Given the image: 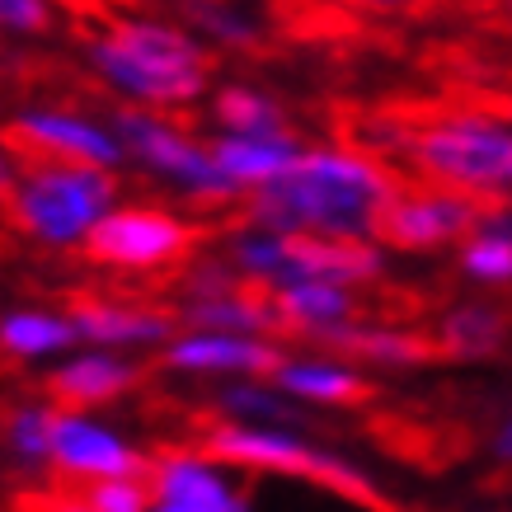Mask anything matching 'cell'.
I'll list each match as a JSON object with an SVG mask.
<instances>
[{"mask_svg": "<svg viewBox=\"0 0 512 512\" xmlns=\"http://www.w3.org/2000/svg\"><path fill=\"white\" fill-rule=\"evenodd\" d=\"M404 188L400 170L362 151L334 146V151H306L296 156L278 179L259 184L235 202L221 221V231L264 226V231H325V235H372L381 207Z\"/></svg>", "mask_w": 512, "mask_h": 512, "instance_id": "obj_1", "label": "cell"}, {"mask_svg": "<svg viewBox=\"0 0 512 512\" xmlns=\"http://www.w3.org/2000/svg\"><path fill=\"white\" fill-rule=\"evenodd\" d=\"M156 512H188V508H179V503H165V508H156Z\"/></svg>", "mask_w": 512, "mask_h": 512, "instance_id": "obj_30", "label": "cell"}, {"mask_svg": "<svg viewBox=\"0 0 512 512\" xmlns=\"http://www.w3.org/2000/svg\"><path fill=\"white\" fill-rule=\"evenodd\" d=\"M221 414H245V419H273V423H296V428H306L311 414L306 409H296V404L278 400V395H268L259 386H235L221 395Z\"/></svg>", "mask_w": 512, "mask_h": 512, "instance_id": "obj_23", "label": "cell"}, {"mask_svg": "<svg viewBox=\"0 0 512 512\" xmlns=\"http://www.w3.org/2000/svg\"><path fill=\"white\" fill-rule=\"evenodd\" d=\"M10 512H90V508H80L66 489L47 480V484H19L10 494Z\"/></svg>", "mask_w": 512, "mask_h": 512, "instance_id": "obj_27", "label": "cell"}, {"mask_svg": "<svg viewBox=\"0 0 512 512\" xmlns=\"http://www.w3.org/2000/svg\"><path fill=\"white\" fill-rule=\"evenodd\" d=\"M80 334L71 320H57L47 311H15L0 315V348L15 357H38V353H62Z\"/></svg>", "mask_w": 512, "mask_h": 512, "instance_id": "obj_21", "label": "cell"}, {"mask_svg": "<svg viewBox=\"0 0 512 512\" xmlns=\"http://www.w3.org/2000/svg\"><path fill=\"white\" fill-rule=\"evenodd\" d=\"M282 362L287 357L278 353V343L226 334V329L184 334V339L170 343V353L160 357V367H174V372H254V376H273Z\"/></svg>", "mask_w": 512, "mask_h": 512, "instance_id": "obj_14", "label": "cell"}, {"mask_svg": "<svg viewBox=\"0 0 512 512\" xmlns=\"http://www.w3.org/2000/svg\"><path fill=\"white\" fill-rule=\"evenodd\" d=\"M179 428L193 433V442H160V447L188 451L198 461H221V466H245V470H273V475H292V480L320 484L329 494L348 498L367 512H404L390 494H381L357 466H348L343 456L301 442L287 433H259V428H235V423L207 414V409H179Z\"/></svg>", "mask_w": 512, "mask_h": 512, "instance_id": "obj_3", "label": "cell"}, {"mask_svg": "<svg viewBox=\"0 0 512 512\" xmlns=\"http://www.w3.org/2000/svg\"><path fill=\"white\" fill-rule=\"evenodd\" d=\"M296 343L325 348V353H334V357L381 362V367H433V362H447L437 334L400 329V325H353V320H334V325L296 329Z\"/></svg>", "mask_w": 512, "mask_h": 512, "instance_id": "obj_10", "label": "cell"}, {"mask_svg": "<svg viewBox=\"0 0 512 512\" xmlns=\"http://www.w3.org/2000/svg\"><path fill=\"white\" fill-rule=\"evenodd\" d=\"M47 456L57 461V470H71V475H146L151 480V466H156L146 451H132L123 437L94 428L76 414H52Z\"/></svg>", "mask_w": 512, "mask_h": 512, "instance_id": "obj_11", "label": "cell"}, {"mask_svg": "<svg viewBox=\"0 0 512 512\" xmlns=\"http://www.w3.org/2000/svg\"><path fill=\"white\" fill-rule=\"evenodd\" d=\"M339 5L367 19H437L447 10V0H339Z\"/></svg>", "mask_w": 512, "mask_h": 512, "instance_id": "obj_26", "label": "cell"}, {"mask_svg": "<svg viewBox=\"0 0 512 512\" xmlns=\"http://www.w3.org/2000/svg\"><path fill=\"white\" fill-rule=\"evenodd\" d=\"M503 202H512L508 193H475V188H447L419 179L381 207L372 235L390 249H437L461 231H475Z\"/></svg>", "mask_w": 512, "mask_h": 512, "instance_id": "obj_6", "label": "cell"}, {"mask_svg": "<svg viewBox=\"0 0 512 512\" xmlns=\"http://www.w3.org/2000/svg\"><path fill=\"white\" fill-rule=\"evenodd\" d=\"M0 24L19 33H47L52 29V5L47 0H0Z\"/></svg>", "mask_w": 512, "mask_h": 512, "instance_id": "obj_28", "label": "cell"}, {"mask_svg": "<svg viewBox=\"0 0 512 512\" xmlns=\"http://www.w3.org/2000/svg\"><path fill=\"white\" fill-rule=\"evenodd\" d=\"M498 451H503V461H512V423H508V433H503V442H498Z\"/></svg>", "mask_w": 512, "mask_h": 512, "instance_id": "obj_29", "label": "cell"}, {"mask_svg": "<svg viewBox=\"0 0 512 512\" xmlns=\"http://www.w3.org/2000/svg\"><path fill=\"white\" fill-rule=\"evenodd\" d=\"M221 235V221H179L160 207H123V212H104L85 231V264L104 268H132V273H156V268L188 264L198 245Z\"/></svg>", "mask_w": 512, "mask_h": 512, "instance_id": "obj_4", "label": "cell"}, {"mask_svg": "<svg viewBox=\"0 0 512 512\" xmlns=\"http://www.w3.org/2000/svg\"><path fill=\"white\" fill-rule=\"evenodd\" d=\"M273 381L282 390H292V395L343 404V409H362V404H372L381 395L376 381H362L357 372H343V367H315V362H282Z\"/></svg>", "mask_w": 512, "mask_h": 512, "instance_id": "obj_18", "label": "cell"}, {"mask_svg": "<svg viewBox=\"0 0 512 512\" xmlns=\"http://www.w3.org/2000/svg\"><path fill=\"white\" fill-rule=\"evenodd\" d=\"M113 198H118V179H109L99 165L29 170V179L19 184L15 231L52 240V245H71L109 212Z\"/></svg>", "mask_w": 512, "mask_h": 512, "instance_id": "obj_5", "label": "cell"}, {"mask_svg": "<svg viewBox=\"0 0 512 512\" xmlns=\"http://www.w3.org/2000/svg\"><path fill=\"white\" fill-rule=\"evenodd\" d=\"M52 484L66 489L90 512H146L151 494H156V484L146 475H71V470H57Z\"/></svg>", "mask_w": 512, "mask_h": 512, "instance_id": "obj_20", "label": "cell"}, {"mask_svg": "<svg viewBox=\"0 0 512 512\" xmlns=\"http://www.w3.org/2000/svg\"><path fill=\"white\" fill-rule=\"evenodd\" d=\"M512 339V301H461L442 315L437 343L447 362H484Z\"/></svg>", "mask_w": 512, "mask_h": 512, "instance_id": "obj_15", "label": "cell"}, {"mask_svg": "<svg viewBox=\"0 0 512 512\" xmlns=\"http://www.w3.org/2000/svg\"><path fill=\"white\" fill-rule=\"evenodd\" d=\"M461 268L480 282H512V240L508 235L475 231V240L461 254Z\"/></svg>", "mask_w": 512, "mask_h": 512, "instance_id": "obj_24", "label": "cell"}, {"mask_svg": "<svg viewBox=\"0 0 512 512\" xmlns=\"http://www.w3.org/2000/svg\"><path fill=\"white\" fill-rule=\"evenodd\" d=\"M66 320L76 325L80 339L90 343H156L170 339L179 320V306L170 301H123L104 287H66Z\"/></svg>", "mask_w": 512, "mask_h": 512, "instance_id": "obj_8", "label": "cell"}, {"mask_svg": "<svg viewBox=\"0 0 512 512\" xmlns=\"http://www.w3.org/2000/svg\"><path fill=\"white\" fill-rule=\"evenodd\" d=\"M47 428H52V414L38 409V404H15L0 400V442L15 451L19 461H43L47 456Z\"/></svg>", "mask_w": 512, "mask_h": 512, "instance_id": "obj_22", "label": "cell"}, {"mask_svg": "<svg viewBox=\"0 0 512 512\" xmlns=\"http://www.w3.org/2000/svg\"><path fill=\"white\" fill-rule=\"evenodd\" d=\"M156 367H137V362H118V357H76L57 372L38 381L43 400L57 404V414H85L99 404H113L146 386V376Z\"/></svg>", "mask_w": 512, "mask_h": 512, "instance_id": "obj_12", "label": "cell"}, {"mask_svg": "<svg viewBox=\"0 0 512 512\" xmlns=\"http://www.w3.org/2000/svg\"><path fill=\"white\" fill-rule=\"evenodd\" d=\"M76 33L94 66L118 90H132L141 104H156V109L193 104L221 66V52H212L184 29L156 24V19L104 15L99 24H85Z\"/></svg>", "mask_w": 512, "mask_h": 512, "instance_id": "obj_2", "label": "cell"}, {"mask_svg": "<svg viewBox=\"0 0 512 512\" xmlns=\"http://www.w3.org/2000/svg\"><path fill=\"white\" fill-rule=\"evenodd\" d=\"M212 160L221 165V174L240 188H259L268 179H278L287 165H292L301 151H296V141H268V137H221L207 146Z\"/></svg>", "mask_w": 512, "mask_h": 512, "instance_id": "obj_17", "label": "cell"}, {"mask_svg": "<svg viewBox=\"0 0 512 512\" xmlns=\"http://www.w3.org/2000/svg\"><path fill=\"white\" fill-rule=\"evenodd\" d=\"M442 19H456L475 33H494L512 43V0H447Z\"/></svg>", "mask_w": 512, "mask_h": 512, "instance_id": "obj_25", "label": "cell"}, {"mask_svg": "<svg viewBox=\"0 0 512 512\" xmlns=\"http://www.w3.org/2000/svg\"><path fill=\"white\" fill-rule=\"evenodd\" d=\"M367 437L386 456L409 461V466H419V470H447L456 461H466L470 447H475V433L461 419H451V414L442 419V414H423V409L376 414L367 423Z\"/></svg>", "mask_w": 512, "mask_h": 512, "instance_id": "obj_9", "label": "cell"}, {"mask_svg": "<svg viewBox=\"0 0 512 512\" xmlns=\"http://www.w3.org/2000/svg\"><path fill=\"white\" fill-rule=\"evenodd\" d=\"M287 268L296 278H320L334 287H367L381 278V254L362 245L357 235H306V231H278Z\"/></svg>", "mask_w": 512, "mask_h": 512, "instance_id": "obj_13", "label": "cell"}, {"mask_svg": "<svg viewBox=\"0 0 512 512\" xmlns=\"http://www.w3.org/2000/svg\"><path fill=\"white\" fill-rule=\"evenodd\" d=\"M0 151L15 160L19 170H47V165H118L123 146L99 132L94 123L76 118V113H24L0 123Z\"/></svg>", "mask_w": 512, "mask_h": 512, "instance_id": "obj_7", "label": "cell"}, {"mask_svg": "<svg viewBox=\"0 0 512 512\" xmlns=\"http://www.w3.org/2000/svg\"><path fill=\"white\" fill-rule=\"evenodd\" d=\"M151 461H156L151 466V484H156V494H165V503H179L188 512H249L245 498H235L198 456L160 447Z\"/></svg>", "mask_w": 512, "mask_h": 512, "instance_id": "obj_16", "label": "cell"}, {"mask_svg": "<svg viewBox=\"0 0 512 512\" xmlns=\"http://www.w3.org/2000/svg\"><path fill=\"white\" fill-rule=\"evenodd\" d=\"M217 118L240 137H268V141H296V127L287 118L282 104H273L268 94L249 90V85H221V94L212 99Z\"/></svg>", "mask_w": 512, "mask_h": 512, "instance_id": "obj_19", "label": "cell"}]
</instances>
